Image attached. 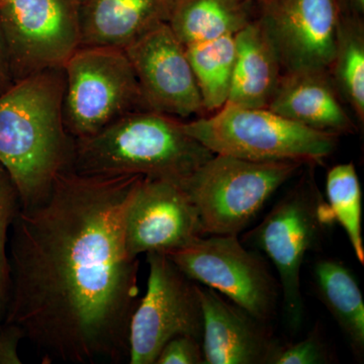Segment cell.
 Returning <instances> with one entry per match:
<instances>
[{
	"label": "cell",
	"instance_id": "1",
	"mask_svg": "<svg viewBox=\"0 0 364 364\" xmlns=\"http://www.w3.org/2000/svg\"><path fill=\"white\" fill-rule=\"evenodd\" d=\"M142 178L68 169L14 219L4 323L43 363L128 361L140 264L124 245V220Z\"/></svg>",
	"mask_w": 364,
	"mask_h": 364
},
{
	"label": "cell",
	"instance_id": "2",
	"mask_svg": "<svg viewBox=\"0 0 364 364\" xmlns=\"http://www.w3.org/2000/svg\"><path fill=\"white\" fill-rule=\"evenodd\" d=\"M63 68L14 82L0 93V164L18 188L21 208L46 200L71 169L75 141L64 124Z\"/></svg>",
	"mask_w": 364,
	"mask_h": 364
},
{
	"label": "cell",
	"instance_id": "3",
	"mask_svg": "<svg viewBox=\"0 0 364 364\" xmlns=\"http://www.w3.org/2000/svg\"><path fill=\"white\" fill-rule=\"evenodd\" d=\"M213 155L176 117L141 109L75 141L71 169L86 176H140L181 184Z\"/></svg>",
	"mask_w": 364,
	"mask_h": 364
},
{
	"label": "cell",
	"instance_id": "4",
	"mask_svg": "<svg viewBox=\"0 0 364 364\" xmlns=\"http://www.w3.org/2000/svg\"><path fill=\"white\" fill-rule=\"evenodd\" d=\"M182 128L214 154L255 162L318 164L335 152L339 138L296 123L267 107L230 102L214 116L182 122Z\"/></svg>",
	"mask_w": 364,
	"mask_h": 364
},
{
	"label": "cell",
	"instance_id": "5",
	"mask_svg": "<svg viewBox=\"0 0 364 364\" xmlns=\"http://www.w3.org/2000/svg\"><path fill=\"white\" fill-rule=\"evenodd\" d=\"M335 222L310 171L245 236L249 244L264 253L277 268L287 322L294 331L301 328L305 314L301 267L306 254L320 248Z\"/></svg>",
	"mask_w": 364,
	"mask_h": 364
},
{
	"label": "cell",
	"instance_id": "6",
	"mask_svg": "<svg viewBox=\"0 0 364 364\" xmlns=\"http://www.w3.org/2000/svg\"><path fill=\"white\" fill-rule=\"evenodd\" d=\"M304 165L296 161H249L214 154L181 186L195 205L205 234L238 236L270 196Z\"/></svg>",
	"mask_w": 364,
	"mask_h": 364
},
{
	"label": "cell",
	"instance_id": "7",
	"mask_svg": "<svg viewBox=\"0 0 364 364\" xmlns=\"http://www.w3.org/2000/svg\"><path fill=\"white\" fill-rule=\"evenodd\" d=\"M64 74V124L74 141L95 136L130 112L148 109L124 50L78 48Z\"/></svg>",
	"mask_w": 364,
	"mask_h": 364
},
{
	"label": "cell",
	"instance_id": "8",
	"mask_svg": "<svg viewBox=\"0 0 364 364\" xmlns=\"http://www.w3.org/2000/svg\"><path fill=\"white\" fill-rule=\"evenodd\" d=\"M149 277L129 330L130 364H155L164 345L178 336L203 339V320L198 284L168 256L148 253Z\"/></svg>",
	"mask_w": 364,
	"mask_h": 364
},
{
	"label": "cell",
	"instance_id": "9",
	"mask_svg": "<svg viewBox=\"0 0 364 364\" xmlns=\"http://www.w3.org/2000/svg\"><path fill=\"white\" fill-rule=\"evenodd\" d=\"M186 277L215 289L253 317L267 323L277 314L279 284L259 254L234 235H213L169 254Z\"/></svg>",
	"mask_w": 364,
	"mask_h": 364
},
{
	"label": "cell",
	"instance_id": "10",
	"mask_svg": "<svg viewBox=\"0 0 364 364\" xmlns=\"http://www.w3.org/2000/svg\"><path fill=\"white\" fill-rule=\"evenodd\" d=\"M0 23L14 83L63 68L80 48L74 0H0Z\"/></svg>",
	"mask_w": 364,
	"mask_h": 364
},
{
	"label": "cell",
	"instance_id": "11",
	"mask_svg": "<svg viewBox=\"0 0 364 364\" xmlns=\"http://www.w3.org/2000/svg\"><path fill=\"white\" fill-rule=\"evenodd\" d=\"M205 235L195 205L181 183L143 177L124 220V245L132 257L169 255Z\"/></svg>",
	"mask_w": 364,
	"mask_h": 364
},
{
	"label": "cell",
	"instance_id": "12",
	"mask_svg": "<svg viewBox=\"0 0 364 364\" xmlns=\"http://www.w3.org/2000/svg\"><path fill=\"white\" fill-rule=\"evenodd\" d=\"M256 16L282 71H329L338 9L335 0H268Z\"/></svg>",
	"mask_w": 364,
	"mask_h": 364
},
{
	"label": "cell",
	"instance_id": "13",
	"mask_svg": "<svg viewBox=\"0 0 364 364\" xmlns=\"http://www.w3.org/2000/svg\"><path fill=\"white\" fill-rule=\"evenodd\" d=\"M146 107L167 116H205L186 48L168 23L153 28L126 50Z\"/></svg>",
	"mask_w": 364,
	"mask_h": 364
},
{
	"label": "cell",
	"instance_id": "14",
	"mask_svg": "<svg viewBox=\"0 0 364 364\" xmlns=\"http://www.w3.org/2000/svg\"><path fill=\"white\" fill-rule=\"evenodd\" d=\"M205 364H265L275 343L267 323L215 289L198 284Z\"/></svg>",
	"mask_w": 364,
	"mask_h": 364
},
{
	"label": "cell",
	"instance_id": "15",
	"mask_svg": "<svg viewBox=\"0 0 364 364\" xmlns=\"http://www.w3.org/2000/svg\"><path fill=\"white\" fill-rule=\"evenodd\" d=\"M80 47L126 50L168 23L173 0H74Z\"/></svg>",
	"mask_w": 364,
	"mask_h": 364
},
{
	"label": "cell",
	"instance_id": "16",
	"mask_svg": "<svg viewBox=\"0 0 364 364\" xmlns=\"http://www.w3.org/2000/svg\"><path fill=\"white\" fill-rule=\"evenodd\" d=\"M267 109L313 130L333 135H349L358 131L327 71L284 72Z\"/></svg>",
	"mask_w": 364,
	"mask_h": 364
},
{
	"label": "cell",
	"instance_id": "17",
	"mask_svg": "<svg viewBox=\"0 0 364 364\" xmlns=\"http://www.w3.org/2000/svg\"><path fill=\"white\" fill-rule=\"evenodd\" d=\"M235 46L236 55L227 102L267 107L284 71L257 18L235 35Z\"/></svg>",
	"mask_w": 364,
	"mask_h": 364
},
{
	"label": "cell",
	"instance_id": "18",
	"mask_svg": "<svg viewBox=\"0 0 364 364\" xmlns=\"http://www.w3.org/2000/svg\"><path fill=\"white\" fill-rule=\"evenodd\" d=\"M251 0H173L168 25L183 46L235 36L255 20Z\"/></svg>",
	"mask_w": 364,
	"mask_h": 364
},
{
	"label": "cell",
	"instance_id": "19",
	"mask_svg": "<svg viewBox=\"0 0 364 364\" xmlns=\"http://www.w3.org/2000/svg\"><path fill=\"white\" fill-rule=\"evenodd\" d=\"M313 280L318 299L336 321L354 356L364 355V301L353 273L334 259H320L313 268Z\"/></svg>",
	"mask_w": 364,
	"mask_h": 364
},
{
	"label": "cell",
	"instance_id": "20",
	"mask_svg": "<svg viewBox=\"0 0 364 364\" xmlns=\"http://www.w3.org/2000/svg\"><path fill=\"white\" fill-rule=\"evenodd\" d=\"M342 102L348 105L358 124L364 123V20L338 16L336 39L329 71Z\"/></svg>",
	"mask_w": 364,
	"mask_h": 364
},
{
	"label": "cell",
	"instance_id": "21",
	"mask_svg": "<svg viewBox=\"0 0 364 364\" xmlns=\"http://www.w3.org/2000/svg\"><path fill=\"white\" fill-rule=\"evenodd\" d=\"M205 112L226 104L236 55L235 36L184 46Z\"/></svg>",
	"mask_w": 364,
	"mask_h": 364
},
{
	"label": "cell",
	"instance_id": "22",
	"mask_svg": "<svg viewBox=\"0 0 364 364\" xmlns=\"http://www.w3.org/2000/svg\"><path fill=\"white\" fill-rule=\"evenodd\" d=\"M327 203L335 221L339 223L361 264H364L363 191L353 162L335 165L326 179Z\"/></svg>",
	"mask_w": 364,
	"mask_h": 364
},
{
	"label": "cell",
	"instance_id": "23",
	"mask_svg": "<svg viewBox=\"0 0 364 364\" xmlns=\"http://www.w3.org/2000/svg\"><path fill=\"white\" fill-rule=\"evenodd\" d=\"M21 208L18 188L9 172L0 164V324L4 323L9 301V233Z\"/></svg>",
	"mask_w": 364,
	"mask_h": 364
},
{
	"label": "cell",
	"instance_id": "24",
	"mask_svg": "<svg viewBox=\"0 0 364 364\" xmlns=\"http://www.w3.org/2000/svg\"><path fill=\"white\" fill-rule=\"evenodd\" d=\"M332 354L320 327H315L305 339L294 343L273 344L265 364H327Z\"/></svg>",
	"mask_w": 364,
	"mask_h": 364
},
{
	"label": "cell",
	"instance_id": "25",
	"mask_svg": "<svg viewBox=\"0 0 364 364\" xmlns=\"http://www.w3.org/2000/svg\"><path fill=\"white\" fill-rule=\"evenodd\" d=\"M202 341L191 336H178L163 347L155 364H203Z\"/></svg>",
	"mask_w": 364,
	"mask_h": 364
},
{
	"label": "cell",
	"instance_id": "26",
	"mask_svg": "<svg viewBox=\"0 0 364 364\" xmlns=\"http://www.w3.org/2000/svg\"><path fill=\"white\" fill-rule=\"evenodd\" d=\"M23 337L11 325L0 324V364H21L18 347Z\"/></svg>",
	"mask_w": 364,
	"mask_h": 364
},
{
	"label": "cell",
	"instance_id": "27",
	"mask_svg": "<svg viewBox=\"0 0 364 364\" xmlns=\"http://www.w3.org/2000/svg\"><path fill=\"white\" fill-rule=\"evenodd\" d=\"M13 85L14 80L9 71L4 33H2L1 23H0V93L4 92Z\"/></svg>",
	"mask_w": 364,
	"mask_h": 364
},
{
	"label": "cell",
	"instance_id": "28",
	"mask_svg": "<svg viewBox=\"0 0 364 364\" xmlns=\"http://www.w3.org/2000/svg\"><path fill=\"white\" fill-rule=\"evenodd\" d=\"M341 16H364V0H335Z\"/></svg>",
	"mask_w": 364,
	"mask_h": 364
},
{
	"label": "cell",
	"instance_id": "29",
	"mask_svg": "<svg viewBox=\"0 0 364 364\" xmlns=\"http://www.w3.org/2000/svg\"><path fill=\"white\" fill-rule=\"evenodd\" d=\"M251 1H253L256 6H259V4H264V2L268 1V0H251Z\"/></svg>",
	"mask_w": 364,
	"mask_h": 364
}]
</instances>
